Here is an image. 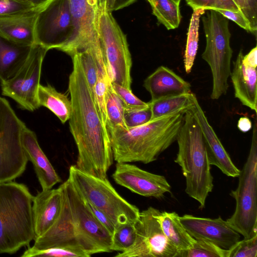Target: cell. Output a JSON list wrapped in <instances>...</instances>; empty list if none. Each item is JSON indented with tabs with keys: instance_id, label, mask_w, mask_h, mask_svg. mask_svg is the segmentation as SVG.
<instances>
[{
	"instance_id": "cell-33",
	"label": "cell",
	"mask_w": 257,
	"mask_h": 257,
	"mask_svg": "<svg viewBox=\"0 0 257 257\" xmlns=\"http://www.w3.org/2000/svg\"><path fill=\"white\" fill-rule=\"evenodd\" d=\"M111 83L106 71H98V77L92 94L100 118L105 126L107 121L105 106L106 93L108 86Z\"/></svg>"
},
{
	"instance_id": "cell-47",
	"label": "cell",
	"mask_w": 257,
	"mask_h": 257,
	"mask_svg": "<svg viewBox=\"0 0 257 257\" xmlns=\"http://www.w3.org/2000/svg\"><path fill=\"white\" fill-rule=\"evenodd\" d=\"M106 0H97L99 7L104 8Z\"/></svg>"
},
{
	"instance_id": "cell-37",
	"label": "cell",
	"mask_w": 257,
	"mask_h": 257,
	"mask_svg": "<svg viewBox=\"0 0 257 257\" xmlns=\"http://www.w3.org/2000/svg\"><path fill=\"white\" fill-rule=\"evenodd\" d=\"M250 24L252 33L257 30V0H233Z\"/></svg>"
},
{
	"instance_id": "cell-29",
	"label": "cell",
	"mask_w": 257,
	"mask_h": 257,
	"mask_svg": "<svg viewBox=\"0 0 257 257\" xmlns=\"http://www.w3.org/2000/svg\"><path fill=\"white\" fill-rule=\"evenodd\" d=\"M106 126H119L127 128L125 125L124 114V105L114 91L111 83L108 85L106 97Z\"/></svg>"
},
{
	"instance_id": "cell-43",
	"label": "cell",
	"mask_w": 257,
	"mask_h": 257,
	"mask_svg": "<svg viewBox=\"0 0 257 257\" xmlns=\"http://www.w3.org/2000/svg\"><path fill=\"white\" fill-rule=\"evenodd\" d=\"M214 1L215 5V11L219 10H225L240 12L238 7L233 0Z\"/></svg>"
},
{
	"instance_id": "cell-17",
	"label": "cell",
	"mask_w": 257,
	"mask_h": 257,
	"mask_svg": "<svg viewBox=\"0 0 257 257\" xmlns=\"http://www.w3.org/2000/svg\"><path fill=\"white\" fill-rule=\"evenodd\" d=\"M197 119L206 142L207 155L210 165H214L229 177H238L240 170L233 164L223 147L200 105L197 97L189 109Z\"/></svg>"
},
{
	"instance_id": "cell-24",
	"label": "cell",
	"mask_w": 257,
	"mask_h": 257,
	"mask_svg": "<svg viewBox=\"0 0 257 257\" xmlns=\"http://www.w3.org/2000/svg\"><path fill=\"white\" fill-rule=\"evenodd\" d=\"M159 219L164 233L177 249L178 253L193 246L195 238L190 235L183 226L180 216L176 212H161Z\"/></svg>"
},
{
	"instance_id": "cell-11",
	"label": "cell",
	"mask_w": 257,
	"mask_h": 257,
	"mask_svg": "<svg viewBox=\"0 0 257 257\" xmlns=\"http://www.w3.org/2000/svg\"><path fill=\"white\" fill-rule=\"evenodd\" d=\"M161 211L150 206L140 212L134 225L136 238L127 250L116 257H176L178 250L168 239L161 228L159 216Z\"/></svg>"
},
{
	"instance_id": "cell-15",
	"label": "cell",
	"mask_w": 257,
	"mask_h": 257,
	"mask_svg": "<svg viewBox=\"0 0 257 257\" xmlns=\"http://www.w3.org/2000/svg\"><path fill=\"white\" fill-rule=\"evenodd\" d=\"M112 177L117 184L145 197L161 198L171 189L165 176L149 172L128 163H117Z\"/></svg>"
},
{
	"instance_id": "cell-12",
	"label": "cell",
	"mask_w": 257,
	"mask_h": 257,
	"mask_svg": "<svg viewBox=\"0 0 257 257\" xmlns=\"http://www.w3.org/2000/svg\"><path fill=\"white\" fill-rule=\"evenodd\" d=\"M74 29L69 0H51L38 14L35 27V44L48 50H61L72 39Z\"/></svg>"
},
{
	"instance_id": "cell-34",
	"label": "cell",
	"mask_w": 257,
	"mask_h": 257,
	"mask_svg": "<svg viewBox=\"0 0 257 257\" xmlns=\"http://www.w3.org/2000/svg\"><path fill=\"white\" fill-rule=\"evenodd\" d=\"M257 235L237 241L228 249V257H256Z\"/></svg>"
},
{
	"instance_id": "cell-38",
	"label": "cell",
	"mask_w": 257,
	"mask_h": 257,
	"mask_svg": "<svg viewBox=\"0 0 257 257\" xmlns=\"http://www.w3.org/2000/svg\"><path fill=\"white\" fill-rule=\"evenodd\" d=\"M33 7L24 0H0V16L27 10Z\"/></svg>"
},
{
	"instance_id": "cell-5",
	"label": "cell",
	"mask_w": 257,
	"mask_h": 257,
	"mask_svg": "<svg viewBox=\"0 0 257 257\" xmlns=\"http://www.w3.org/2000/svg\"><path fill=\"white\" fill-rule=\"evenodd\" d=\"M33 197L24 184L0 183V253L13 254L35 238Z\"/></svg>"
},
{
	"instance_id": "cell-46",
	"label": "cell",
	"mask_w": 257,
	"mask_h": 257,
	"mask_svg": "<svg viewBox=\"0 0 257 257\" xmlns=\"http://www.w3.org/2000/svg\"><path fill=\"white\" fill-rule=\"evenodd\" d=\"M34 7L44 5L51 0H24Z\"/></svg>"
},
{
	"instance_id": "cell-23",
	"label": "cell",
	"mask_w": 257,
	"mask_h": 257,
	"mask_svg": "<svg viewBox=\"0 0 257 257\" xmlns=\"http://www.w3.org/2000/svg\"><path fill=\"white\" fill-rule=\"evenodd\" d=\"M33 45L12 41L0 34V82L12 78L24 64Z\"/></svg>"
},
{
	"instance_id": "cell-10",
	"label": "cell",
	"mask_w": 257,
	"mask_h": 257,
	"mask_svg": "<svg viewBox=\"0 0 257 257\" xmlns=\"http://www.w3.org/2000/svg\"><path fill=\"white\" fill-rule=\"evenodd\" d=\"M27 126L9 101L0 96V183L13 181L26 170L22 137Z\"/></svg>"
},
{
	"instance_id": "cell-6",
	"label": "cell",
	"mask_w": 257,
	"mask_h": 257,
	"mask_svg": "<svg viewBox=\"0 0 257 257\" xmlns=\"http://www.w3.org/2000/svg\"><path fill=\"white\" fill-rule=\"evenodd\" d=\"M208 11L202 18L206 40L202 58L209 66L212 73L210 97L216 100L227 93L233 51L230 45L228 20L216 11Z\"/></svg>"
},
{
	"instance_id": "cell-7",
	"label": "cell",
	"mask_w": 257,
	"mask_h": 257,
	"mask_svg": "<svg viewBox=\"0 0 257 257\" xmlns=\"http://www.w3.org/2000/svg\"><path fill=\"white\" fill-rule=\"evenodd\" d=\"M238 186L230 195L235 200L226 221L244 238L257 235V125L255 120L249 155L238 176Z\"/></svg>"
},
{
	"instance_id": "cell-39",
	"label": "cell",
	"mask_w": 257,
	"mask_h": 257,
	"mask_svg": "<svg viewBox=\"0 0 257 257\" xmlns=\"http://www.w3.org/2000/svg\"><path fill=\"white\" fill-rule=\"evenodd\" d=\"M84 200L94 217L108 232L112 235L115 228V225L113 222L103 211L93 205L85 199Z\"/></svg>"
},
{
	"instance_id": "cell-40",
	"label": "cell",
	"mask_w": 257,
	"mask_h": 257,
	"mask_svg": "<svg viewBox=\"0 0 257 257\" xmlns=\"http://www.w3.org/2000/svg\"><path fill=\"white\" fill-rule=\"evenodd\" d=\"M216 11L228 20L234 22L245 30L252 33V30L249 22L241 13L225 10H219Z\"/></svg>"
},
{
	"instance_id": "cell-28",
	"label": "cell",
	"mask_w": 257,
	"mask_h": 257,
	"mask_svg": "<svg viewBox=\"0 0 257 257\" xmlns=\"http://www.w3.org/2000/svg\"><path fill=\"white\" fill-rule=\"evenodd\" d=\"M205 13V10L203 9L193 10L190 20L184 56V69L188 74L190 73L192 70L197 54L200 18Z\"/></svg>"
},
{
	"instance_id": "cell-42",
	"label": "cell",
	"mask_w": 257,
	"mask_h": 257,
	"mask_svg": "<svg viewBox=\"0 0 257 257\" xmlns=\"http://www.w3.org/2000/svg\"><path fill=\"white\" fill-rule=\"evenodd\" d=\"M136 0H106L104 9L111 13L123 9L134 3Z\"/></svg>"
},
{
	"instance_id": "cell-19",
	"label": "cell",
	"mask_w": 257,
	"mask_h": 257,
	"mask_svg": "<svg viewBox=\"0 0 257 257\" xmlns=\"http://www.w3.org/2000/svg\"><path fill=\"white\" fill-rule=\"evenodd\" d=\"M62 199L60 186L42 190L33 197L32 215L36 237L43 234L56 221L61 210Z\"/></svg>"
},
{
	"instance_id": "cell-1",
	"label": "cell",
	"mask_w": 257,
	"mask_h": 257,
	"mask_svg": "<svg viewBox=\"0 0 257 257\" xmlns=\"http://www.w3.org/2000/svg\"><path fill=\"white\" fill-rule=\"evenodd\" d=\"M71 57L73 69L68 91L72 109L69 124L78 150L75 166L90 175L105 178L113 160L108 133L100 118L79 57L77 54Z\"/></svg>"
},
{
	"instance_id": "cell-3",
	"label": "cell",
	"mask_w": 257,
	"mask_h": 257,
	"mask_svg": "<svg viewBox=\"0 0 257 257\" xmlns=\"http://www.w3.org/2000/svg\"><path fill=\"white\" fill-rule=\"evenodd\" d=\"M186 110L166 115L134 127L106 126L113 159L117 163L144 164L156 161L176 141Z\"/></svg>"
},
{
	"instance_id": "cell-44",
	"label": "cell",
	"mask_w": 257,
	"mask_h": 257,
	"mask_svg": "<svg viewBox=\"0 0 257 257\" xmlns=\"http://www.w3.org/2000/svg\"><path fill=\"white\" fill-rule=\"evenodd\" d=\"M243 63L247 66L256 68L257 66V48H253L246 55H243Z\"/></svg>"
},
{
	"instance_id": "cell-4",
	"label": "cell",
	"mask_w": 257,
	"mask_h": 257,
	"mask_svg": "<svg viewBox=\"0 0 257 257\" xmlns=\"http://www.w3.org/2000/svg\"><path fill=\"white\" fill-rule=\"evenodd\" d=\"M178 152L174 161L181 168L186 180L185 191L205 206L206 198L213 188V176L205 139L200 126L190 110L184 114L183 122L177 137Z\"/></svg>"
},
{
	"instance_id": "cell-8",
	"label": "cell",
	"mask_w": 257,
	"mask_h": 257,
	"mask_svg": "<svg viewBox=\"0 0 257 257\" xmlns=\"http://www.w3.org/2000/svg\"><path fill=\"white\" fill-rule=\"evenodd\" d=\"M82 196L103 211L113 222L135 223L140 210L128 203L112 187L107 178H100L70 166L69 177Z\"/></svg>"
},
{
	"instance_id": "cell-18",
	"label": "cell",
	"mask_w": 257,
	"mask_h": 257,
	"mask_svg": "<svg viewBox=\"0 0 257 257\" xmlns=\"http://www.w3.org/2000/svg\"><path fill=\"white\" fill-rule=\"evenodd\" d=\"M46 4L0 16V34L17 43L33 45L35 44L36 20L39 13Z\"/></svg>"
},
{
	"instance_id": "cell-2",
	"label": "cell",
	"mask_w": 257,
	"mask_h": 257,
	"mask_svg": "<svg viewBox=\"0 0 257 257\" xmlns=\"http://www.w3.org/2000/svg\"><path fill=\"white\" fill-rule=\"evenodd\" d=\"M62 205L53 225L34 239L38 249L63 245H76L90 256L111 252L112 235L94 217L84 199L68 178L59 186Z\"/></svg>"
},
{
	"instance_id": "cell-30",
	"label": "cell",
	"mask_w": 257,
	"mask_h": 257,
	"mask_svg": "<svg viewBox=\"0 0 257 257\" xmlns=\"http://www.w3.org/2000/svg\"><path fill=\"white\" fill-rule=\"evenodd\" d=\"M23 257L56 256V257H89L90 255L79 245H63L43 249L33 246L29 247L21 255Z\"/></svg>"
},
{
	"instance_id": "cell-48",
	"label": "cell",
	"mask_w": 257,
	"mask_h": 257,
	"mask_svg": "<svg viewBox=\"0 0 257 257\" xmlns=\"http://www.w3.org/2000/svg\"><path fill=\"white\" fill-rule=\"evenodd\" d=\"M172 1H173L174 2H175V3H176L178 4H180V3L181 0H172Z\"/></svg>"
},
{
	"instance_id": "cell-27",
	"label": "cell",
	"mask_w": 257,
	"mask_h": 257,
	"mask_svg": "<svg viewBox=\"0 0 257 257\" xmlns=\"http://www.w3.org/2000/svg\"><path fill=\"white\" fill-rule=\"evenodd\" d=\"M158 22L168 30L178 27L181 20L179 5L172 0H147Z\"/></svg>"
},
{
	"instance_id": "cell-14",
	"label": "cell",
	"mask_w": 257,
	"mask_h": 257,
	"mask_svg": "<svg viewBox=\"0 0 257 257\" xmlns=\"http://www.w3.org/2000/svg\"><path fill=\"white\" fill-rule=\"evenodd\" d=\"M74 25L73 36L61 51L70 56L99 43L97 31V0H69Z\"/></svg>"
},
{
	"instance_id": "cell-45",
	"label": "cell",
	"mask_w": 257,
	"mask_h": 257,
	"mask_svg": "<svg viewBox=\"0 0 257 257\" xmlns=\"http://www.w3.org/2000/svg\"><path fill=\"white\" fill-rule=\"evenodd\" d=\"M252 127V122L250 119L246 116L241 117L237 123L238 128L243 133L249 131Z\"/></svg>"
},
{
	"instance_id": "cell-22",
	"label": "cell",
	"mask_w": 257,
	"mask_h": 257,
	"mask_svg": "<svg viewBox=\"0 0 257 257\" xmlns=\"http://www.w3.org/2000/svg\"><path fill=\"white\" fill-rule=\"evenodd\" d=\"M241 49L233 63L230 75L234 96L240 102L256 113L257 112L256 68L244 65Z\"/></svg>"
},
{
	"instance_id": "cell-21",
	"label": "cell",
	"mask_w": 257,
	"mask_h": 257,
	"mask_svg": "<svg viewBox=\"0 0 257 257\" xmlns=\"http://www.w3.org/2000/svg\"><path fill=\"white\" fill-rule=\"evenodd\" d=\"M22 144L28 161L33 165L42 190L51 189L56 184L62 182L41 148L35 133L27 127L23 132Z\"/></svg>"
},
{
	"instance_id": "cell-32",
	"label": "cell",
	"mask_w": 257,
	"mask_h": 257,
	"mask_svg": "<svg viewBox=\"0 0 257 257\" xmlns=\"http://www.w3.org/2000/svg\"><path fill=\"white\" fill-rule=\"evenodd\" d=\"M134 224L124 222L115 226L112 236V251L123 252L133 245L136 238Z\"/></svg>"
},
{
	"instance_id": "cell-41",
	"label": "cell",
	"mask_w": 257,
	"mask_h": 257,
	"mask_svg": "<svg viewBox=\"0 0 257 257\" xmlns=\"http://www.w3.org/2000/svg\"><path fill=\"white\" fill-rule=\"evenodd\" d=\"M187 4L193 10L203 9L204 10H215L214 0H186Z\"/></svg>"
},
{
	"instance_id": "cell-25",
	"label": "cell",
	"mask_w": 257,
	"mask_h": 257,
	"mask_svg": "<svg viewBox=\"0 0 257 257\" xmlns=\"http://www.w3.org/2000/svg\"><path fill=\"white\" fill-rule=\"evenodd\" d=\"M38 99L40 106L49 109L62 123H64L69 119L72 109L71 99L51 85H39Z\"/></svg>"
},
{
	"instance_id": "cell-26",
	"label": "cell",
	"mask_w": 257,
	"mask_h": 257,
	"mask_svg": "<svg viewBox=\"0 0 257 257\" xmlns=\"http://www.w3.org/2000/svg\"><path fill=\"white\" fill-rule=\"evenodd\" d=\"M196 95L189 93L170 97L155 101H150L153 120L177 111L188 110L194 104Z\"/></svg>"
},
{
	"instance_id": "cell-35",
	"label": "cell",
	"mask_w": 257,
	"mask_h": 257,
	"mask_svg": "<svg viewBox=\"0 0 257 257\" xmlns=\"http://www.w3.org/2000/svg\"><path fill=\"white\" fill-rule=\"evenodd\" d=\"M112 87L122 101L125 109H143L150 106V103L145 102L137 97L132 91L119 84L111 82Z\"/></svg>"
},
{
	"instance_id": "cell-9",
	"label": "cell",
	"mask_w": 257,
	"mask_h": 257,
	"mask_svg": "<svg viewBox=\"0 0 257 257\" xmlns=\"http://www.w3.org/2000/svg\"><path fill=\"white\" fill-rule=\"evenodd\" d=\"M97 31L108 77L112 83L131 89V55L125 35L111 13L99 7Z\"/></svg>"
},
{
	"instance_id": "cell-31",
	"label": "cell",
	"mask_w": 257,
	"mask_h": 257,
	"mask_svg": "<svg viewBox=\"0 0 257 257\" xmlns=\"http://www.w3.org/2000/svg\"><path fill=\"white\" fill-rule=\"evenodd\" d=\"M193 246L179 252L176 257H228V249H223L203 238H195Z\"/></svg>"
},
{
	"instance_id": "cell-13",
	"label": "cell",
	"mask_w": 257,
	"mask_h": 257,
	"mask_svg": "<svg viewBox=\"0 0 257 257\" xmlns=\"http://www.w3.org/2000/svg\"><path fill=\"white\" fill-rule=\"evenodd\" d=\"M48 50L35 44L27 60L10 79L1 83L3 95L14 99L23 109L33 111L40 105L38 92L43 60Z\"/></svg>"
},
{
	"instance_id": "cell-16",
	"label": "cell",
	"mask_w": 257,
	"mask_h": 257,
	"mask_svg": "<svg viewBox=\"0 0 257 257\" xmlns=\"http://www.w3.org/2000/svg\"><path fill=\"white\" fill-rule=\"evenodd\" d=\"M180 220L194 238L208 240L224 249H229L240 239V234L220 216L212 219L185 214Z\"/></svg>"
},
{
	"instance_id": "cell-20",
	"label": "cell",
	"mask_w": 257,
	"mask_h": 257,
	"mask_svg": "<svg viewBox=\"0 0 257 257\" xmlns=\"http://www.w3.org/2000/svg\"><path fill=\"white\" fill-rule=\"evenodd\" d=\"M151 101L191 92V84L170 68L161 66L144 82Z\"/></svg>"
},
{
	"instance_id": "cell-36",
	"label": "cell",
	"mask_w": 257,
	"mask_h": 257,
	"mask_svg": "<svg viewBox=\"0 0 257 257\" xmlns=\"http://www.w3.org/2000/svg\"><path fill=\"white\" fill-rule=\"evenodd\" d=\"M150 103V102H149ZM151 106L143 109H125L124 119L127 128L134 127L145 124L151 120Z\"/></svg>"
}]
</instances>
